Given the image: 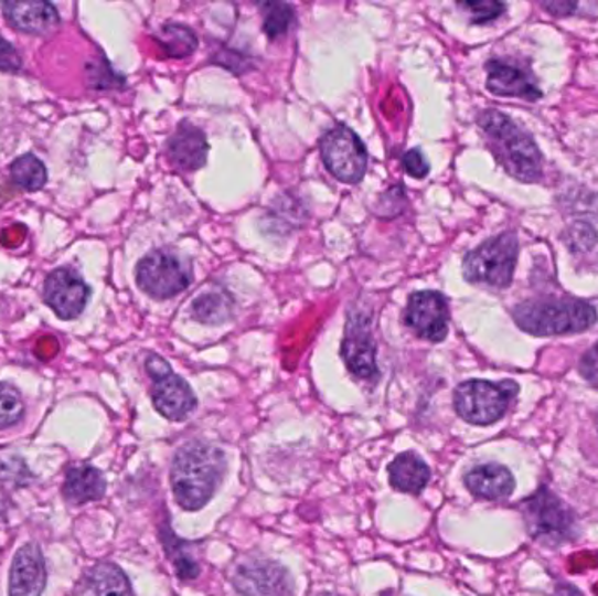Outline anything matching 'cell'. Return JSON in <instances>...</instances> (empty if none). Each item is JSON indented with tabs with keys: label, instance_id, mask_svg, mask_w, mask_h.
<instances>
[{
	"label": "cell",
	"instance_id": "6da1fadb",
	"mask_svg": "<svg viewBox=\"0 0 598 596\" xmlns=\"http://www.w3.org/2000/svg\"><path fill=\"white\" fill-rule=\"evenodd\" d=\"M226 472L223 451L209 443H188L173 457L170 483L178 504L185 511L207 505Z\"/></svg>",
	"mask_w": 598,
	"mask_h": 596
},
{
	"label": "cell",
	"instance_id": "7a4b0ae2",
	"mask_svg": "<svg viewBox=\"0 0 598 596\" xmlns=\"http://www.w3.org/2000/svg\"><path fill=\"white\" fill-rule=\"evenodd\" d=\"M490 151L510 175L522 182H537L543 175V156L531 135L499 110H484L478 118Z\"/></svg>",
	"mask_w": 598,
	"mask_h": 596
},
{
	"label": "cell",
	"instance_id": "3957f363",
	"mask_svg": "<svg viewBox=\"0 0 598 596\" xmlns=\"http://www.w3.org/2000/svg\"><path fill=\"white\" fill-rule=\"evenodd\" d=\"M520 329L534 337H562L594 326L597 313L588 302L569 298H544L520 302L513 311Z\"/></svg>",
	"mask_w": 598,
	"mask_h": 596
},
{
	"label": "cell",
	"instance_id": "277c9868",
	"mask_svg": "<svg viewBox=\"0 0 598 596\" xmlns=\"http://www.w3.org/2000/svg\"><path fill=\"white\" fill-rule=\"evenodd\" d=\"M519 394L514 382L493 383L469 380L457 386L456 403L460 418L472 425H492L506 415L508 407Z\"/></svg>",
	"mask_w": 598,
	"mask_h": 596
},
{
	"label": "cell",
	"instance_id": "5b68a950",
	"mask_svg": "<svg viewBox=\"0 0 598 596\" xmlns=\"http://www.w3.org/2000/svg\"><path fill=\"white\" fill-rule=\"evenodd\" d=\"M519 259V238L514 233H504L484 242L463 259V277L472 284L508 287L513 280L514 266Z\"/></svg>",
	"mask_w": 598,
	"mask_h": 596
},
{
	"label": "cell",
	"instance_id": "8992f818",
	"mask_svg": "<svg viewBox=\"0 0 598 596\" xmlns=\"http://www.w3.org/2000/svg\"><path fill=\"white\" fill-rule=\"evenodd\" d=\"M523 514L532 538L544 546H562L574 538L576 517L573 509L553 496L552 491L541 490L535 493L523 508Z\"/></svg>",
	"mask_w": 598,
	"mask_h": 596
},
{
	"label": "cell",
	"instance_id": "52a82bcc",
	"mask_svg": "<svg viewBox=\"0 0 598 596\" xmlns=\"http://www.w3.org/2000/svg\"><path fill=\"white\" fill-rule=\"evenodd\" d=\"M193 280L188 260L167 251H154L137 266V284L154 299H169L181 295Z\"/></svg>",
	"mask_w": 598,
	"mask_h": 596
},
{
	"label": "cell",
	"instance_id": "ba28073f",
	"mask_svg": "<svg viewBox=\"0 0 598 596\" xmlns=\"http://www.w3.org/2000/svg\"><path fill=\"white\" fill-rule=\"evenodd\" d=\"M146 370L152 380V404L158 412L172 422L185 421L196 409V395L190 383L173 373L169 362L151 353Z\"/></svg>",
	"mask_w": 598,
	"mask_h": 596
},
{
	"label": "cell",
	"instance_id": "9c48e42d",
	"mask_svg": "<svg viewBox=\"0 0 598 596\" xmlns=\"http://www.w3.org/2000/svg\"><path fill=\"white\" fill-rule=\"evenodd\" d=\"M321 155L325 169L337 177L338 181L355 182L363 179L367 169V151L363 140L349 127H334L322 137Z\"/></svg>",
	"mask_w": 598,
	"mask_h": 596
},
{
	"label": "cell",
	"instance_id": "30bf717a",
	"mask_svg": "<svg viewBox=\"0 0 598 596\" xmlns=\"http://www.w3.org/2000/svg\"><path fill=\"white\" fill-rule=\"evenodd\" d=\"M342 358L350 373L355 374L357 379L375 380L378 376L371 319L361 311H352L349 316L342 343Z\"/></svg>",
	"mask_w": 598,
	"mask_h": 596
},
{
	"label": "cell",
	"instance_id": "8fae6325",
	"mask_svg": "<svg viewBox=\"0 0 598 596\" xmlns=\"http://www.w3.org/2000/svg\"><path fill=\"white\" fill-rule=\"evenodd\" d=\"M406 326L424 340H445L448 334V301L441 292L436 290H424L417 295L409 296L408 307L405 313Z\"/></svg>",
	"mask_w": 598,
	"mask_h": 596
},
{
	"label": "cell",
	"instance_id": "7c38bea8",
	"mask_svg": "<svg viewBox=\"0 0 598 596\" xmlns=\"http://www.w3.org/2000/svg\"><path fill=\"white\" fill-rule=\"evenodd\" d=\"M88 298V286L76 269H55L44 284V301L60 319H77L85 310Z\"/></svg>",
	"mask_w": 598,
	"mask_h": 596
},
{
	"label": "cell",
	"instance_id": "4fadbf2b",
	"mask_svg": "<svg viewBox=\"0 0 598 596\" xmlns=\"http://www.w3.org/2000/svg\"><path fill=\"white\" fill-rule=\"evenodd\" d=\"M46 588V563L38 544L18 550L9 574V596H41Z\"/></svg>",
	"mask_w": 598,
	"mask_h": 596
},
{
	"label": "cell",
	"instance_id": "5bb4252c",
	"mask_svg": "<svg viewBox=\"0 0 598 596\" xmlns=\"http://www.w3.org/2000/svg\"><path fill=\"white\" fill-rule=\"evenodd\" d=\"M489 77L487 88L499 97H519L535 102L543 97V92L535 85L534 77L519 65L508 64L502 60H492L487 64Z\"/></svg>",
	"mask_w": 598,
	"mask_h": 596
},
{
	"label": "cell",
	"instance_id": "9a60e30c",
	"mask_svg": "<svg viewBox=\"0 0 598 596\" xmlns=\"http://www.w3.org/2000/svg\"><path fill=\"white\" fill-rule=\"evenodd\" d=\"M2 9L8 22L26 34H47L60 25V14L55 6L43 0H25V2L13 0V2H6Z\"/></svg>",
	"mask_w": 598,
	"mask_h": 596
},
{
	"label": "cell",
	"instance_id": "2e32d148",
	"mask_svg": "<svg viewBox=\"0 0 598 596\" xmlns=\"http://www.w3.org/2000/svg\"><path fill=\"white\" fill-rule=\"evenodd\" d=\"M287 574L274 563L244 565L235 577V586L242 596H287Z\"/></svg>",
	"mask_w": 598,
	"mask_h": 596
},
{
	"label": "cell",
	"instance_id": "e0dca14e",
	"mask_svg": "<svg viewBox=\"0 0 598 596\" xmlns=\"http://www.w3.org/2000/svg\"><path fill=\"white\" fill-rule=\"evenodd\" d=\"M167 149H169L172 163L178 169L185 170V172L202 169L205 161H207V137L191 123H181V127L169 140Z\"/></svg>",
	"mask_w": 598,
	"mask_h": 596
},
{
	"label": "cell",
	"instance_id": "ac0fdd59",
	"mask_svg": "<svg viewBox=\"0 0 598 596\" xmlns=\"http://www.w3.org/2000/svg\"><path fill=\"white\" fill-rule=\"evenodd\" d=\"M466 487L480 499H506L513 493L514 478L510 470L499 464H483L466 475Z\"/></svg>",
	"mask_w": 598,
	"mask_h": 596
},
{
	"label": "cell",
	"instance_id": "d6986e66",
	"mask_svg": "<svg viewBox=\"0 0 598 596\" xmlns=\"http://www.w3.org/2000/svg\"><path fill=\"white\" fill-rule=\"evenodd\" d=\"M79 596H134L130 581L115 563L93 567L81 583Z\"/></svg>",
	"mask_w": 598,
	"mask_h": 596
},
{
	"label": "cell",
	"instance_id": "ffe728a7",
	"mask_svg": "<svg viewBox=\"0 0 598 596\" xmlns=\"http://www.w3.org/2000/svg\"><path fill=\"white\" fill-rule=\"evenodd\" d=\"M106 493V479L92 466H77L67 470L64 496L72 504H88Z\"/></svg>",
	"mask_w": 598,
	"mask_h": 596
},
{
	"label": "cell",
	"instance_id": "44dd1931",
	"mask_svg": "<svg viewBox=\"0 0 598 596\" xmlns=\"http://www.w3.org/2000/svg\"><path fill=\"white\" fill-rule=\"evenodd\" d=\"M388 478L396 490L418 496L429 483L430 469L418 455L403 454L388 466Z\"/></svg>",
	"mask_w": 598,
	"mask_h": 596
},
{
	"label": "cell",
	"instance_id": "7402d4cb",
	"mask_svg": "<svg viewBox=\"0 0 598 596\" xmlns=\"http://www.w3.org/2000/svg\"><path fill=\"white\" fill-rule=\"evenodd\" d=\"M233 308L235 302L228 292L214 290L194 299L191 316L203 323H224L233 316Z\"/></svg>",
	"mask_w": 598,
	"mask_h": 596
},
{
	"label": "cell",
	"instance_id": "603a6c76",
	"mask_svg": "<svg viewBox=\"0 0 598 596\" xmlns=\"http://www.w3.org/2000/svg\"><path fill=\"white\" fill-rule=\"evenodd\" d=\"M158 44L164 51V55L184 58L199 47V39L190 26L167 23L158 35Z\"/></svg>",
	"mask_w": 598,
	"mask_h": 596
},
{
	"label": "cell",
	"instance_id": "cb8c5ba5",
	"mask_svg": "<svg viewBox=\"0 0 598 596\" xmlns=\"http://www.w3.org/2000/svg\"><path fill=\"white\" fill-rule=\"evenodd\" d=\"M11 177L18 188L30 191V193L44 188L47 181L46 167L34 155H25L14 160L11 164Z\"/></svg>",
	"mask_w": 598,
	"mask_h": 596
},
{
	"label": "cell",
	"instance_id": "d4e9b609",
	"mask_svg": "<svg viewBox=\"0 0 598 596\" xmlns=\"http://www.w3.org/2000/svg\"><path fill=\"white\" fill-rule=\"evenodd\" d=\"M23 415H25V403H23L22 394L13 385L0 382V430L22 422Z\"/></svg>",
	"mask_w": 598,
	"mask_h": 596
},
{
	"label": "cell",
	"instance_id": "484cf974",
	"mask_svg": "<svg viewBox=\"0 0 598 596\" xmlns=\"http://www.w3.org/2000/svg\"><path fill=\"white\" fill-rule=\"evenodd\" d=\"M261 8L263 14H265V34L274 41L286 35L287 30L295 22L291 6L284 4V2H268Z\"/></svg>",
	"mask_w": 598,
	"mask_h": 596
},
{
	"label": "cell",
	"instance_id": "4316f807",
	"mask_svg": "<svg viewBox=\"0 0 598 596\" xmlns=\"http://www.w3.org/2000/svg\"><path fill=\"white\" fill-rule=\"evenodd\" d=\"M460 8L468 9L471 13L472 22L487 23L492 22L495 18L501 17L504 13L506 6L501 2H489V0H481V2H462Z\"/></svg>",
	"mask_w": 598,
	"mask_h": 596
},
{
	"label": "cell",
	"instance_id": "83f0119b",
	"mask_svg": "<svg viewBox=\"0 0 598 596\" xmlns=\"http://www.w3.org/2000/svg\"><path fill=\"white\" fill-rule=\"evenodd\" d=\"M403 167L406 173L414 179H424L429 173V161L426 156L421 155L420 149H412L403 156Z\"/></svg>",
	"mask_w": 598,
	"mask_h": 596
},
{
	"label": "cell",
	"instance_id": "f1b7e54d",
	"mask_svg": "<svg viewBox=\"0 0 598 596\" xmlns=\"http://www.w3.org/2000/svg\"><path fill=\"white\" fill-rule=\"evenodd\" d=\"M20 68H22V58L18 55V51L6 39L0 38V71L18 72Z\"/></svg>",
	"mask_w": 598,
	"mask_h": 596
},
{
	"label": "cell",
	"instance_id": "f546056e",
	"mask_svg": "<svg viewBox=\"0 0 598 596\" xmlns=\"http://www.w3.org/2000/svg\"><path fill=\"white\" fill-rule=\"evenodd\" d=\"M544 9H548L549 13L555 17H567L576 9V4L573 2H548V4H544Z\"/></svg>",
	"mask_w": 598,
	"mask_h": 596
},
{
	"label": "cell",
	"instance_id": "4dcf8cb0",
	"mask_svg": "<svg viewBox=\"0 0 598 596\" xmlns=\"http://www.w3.org/2000/svg\"><path fill=\"white\" fill-rule=\"evenodd\" d=\"M597 428H598V418H597Z\"/></svg>",
	"mask_w": 598,
	"mask_h": 596
}]
</instances>
